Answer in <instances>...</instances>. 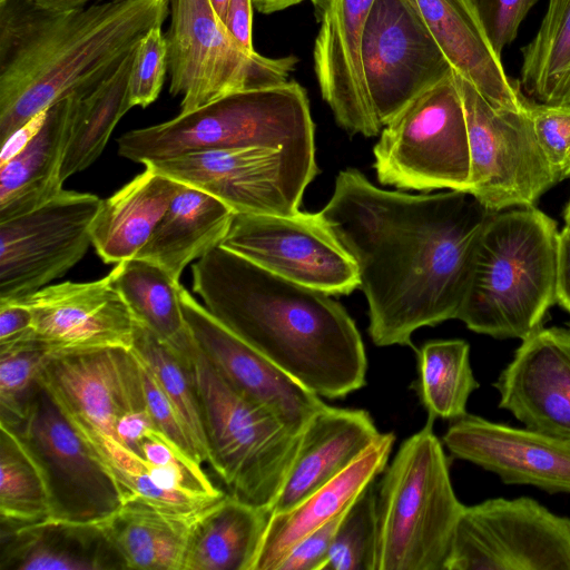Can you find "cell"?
Here are the masks:
<instances>
[{"label": "cell", "instance_id": "obj_44", "mask_svg": "<svg viewBox=\"0 0 570 570\" xmlns=\"http://www.w3.org/2000/svg\"><path fill=\"white\" fill-rule=\"evenodd\" d=\"M343 514L302 538L289 549L276 570H323Z\"/></svg>", "mask_w": 570, "mask_h": 570}, {"label": "cell", "instance_id": "obj_4", "mask_svg": "<svg viewBox=\"0 0 570 570\" xmlns=\"http://www.w3.org/2000/svg\"><path fill=\"white\" fill-rule=\"evenodd\" d=\"M557 223L534 206L492 212L456 318L475 333L523 340L557 303Z\"/></svg>", "mask_w": 570, "mask_h": 570}, {"label": "cell", "instance_id": "obj_47", "mask_svg": "<svg viewBox=\"0 0 570 570\" xmlns=\"http://www.w3.org/2000/svg\"><path fill=\"white\" fill-rule=\"evenodd\" d=\"M557 304L570 313V227L558 235Z\"/></svg>", "mask_w": 570, "mask_h": 570}, {"label": "cell", "instance_id": "obj_5", "mask_svg": "<svg viewBox=\"0 0 570 570\" xmlns=\"http://www.w3.org/2000/svg\"><path fill=\"white\" fill-rule=\"evenodd\" d=\"M247 147L285 150L315 160L314 122L296 81L228 94L190 112L125 132L118 154L135 163Z\"/></svg>", "mask_w": 570, "mask_h": 570}, {"label": "cell", "instance_id": "obj_32", "mask_svg": "<svg viewBox=\"0 0 570 570\" xmlns=\"http://www.w3.org/2000/svg\"><path fill=\"white\" fill-rule=\"evenodd\" d=\"M108 277L139 323L174 350L187 348L191 333L180 305L179 282L140 258L116 264Z\"/></svg>", "mask_w": 570, "mask_h": 570}, {"label": "cell", "instance_id": "obj_35", "mask_svg": "<svg viewBox=\"0 0 570 570\" xmlns=\"http://www.w3.org/2000/svg\"><path fill=\"white\" fill-rule=\"evenodd\" d=\"M463 340H434L416 350L419 376L413 387L433 419L455 420L466 414L471 393L479 387Z\"/></svg>", "mask_w": 570, "mask_h": 570}, {"label": "cell", "instance_id": "obj_39", "mask_svg": "<svg viewBox=\"0 0 570 570\" xmlns=\"http://www.w3.org/2000/svg\"><path fill=\"white\" fill-rule=\"evenodd\" d=\"M30 334L0 344V424L6 426L17 424L22 417L41 370L51 357Z\"/></svg>", "mask_w": 570, "mask_h": 570}, {"label": "cell", "instance_id": "obj_18", "mask_svg": "<svg viewBox=\"0 0 570 570\" xmlns=\"http://www.w3.org/2000/svg\"><path fill=\"white\" fill-rule=\"evenodd\" d=\"M39 380L70 422L114 440L124 415L147 407L132 350L51 356Z\"/></svg>", "mask_w": 570, "mask_h": 570}, {"label": "cell", "instance_id": "obj_27", "mask_svg": "<svg viewBox=\"0 0 570 570\" xmlns=\"http://www.w3.org/2000/svg\"><path fill=\"white\" fill-rule=\"evenodd\" d=\"M144 166V171L101 199L92 220L91 245L107 264L137 257L179 188V181Z\"/></svg>", "mask_w": 570, "mask_h": 570}, {"label": "cell", "instance_id": "obj_3", "mask_svg": "<svg viewBox=\"0 0 570 570\" xmlns=\"http://www.w3.org/2000/svg\"><path fill=\"white\" fill-rule=\"evenodd\" d=\"M168 0H122L59 11L0 2V142L36 116L110 78L163 26Z\"/></svg>", "mask_w": 570, "mask_h": 570}, {"label": "cell", "instance_id": "obj_37", "mask_svg": "<svg viewBox=\"0 0 570 570\" xmlns=\"http://www.w3.org/2000/svg\"><path fill=\"white\" fill-rule=\"evenodd\" d=\"M131 350L175 406L202 462H208L200 405L185 351L174 350L138 321Z\"/></svg>", "mask_w": 570, "mask_h": 570}, {"label": "cell", "instance_id": "obj_10", "mask_svg": "<svg viewBox=\"0 0 570 570\" xmlns=\"http://www.w3.org/2000/svg\"><path fill=\"white\" fill-rule=\"evenodd\" d=\"M454 71V70H453ZM470 153L468 193L491 212L534 206L553 185L552 171L523 110L493 107L454 71Z\"/></svg>", "mask_w": 570, "mask_h": 570}, {"label": "cell", "instance_id": "obj_7", "mask_svg": "<svg viewBox=\"0 0 570 570\" xmlns=\"http://www.w3.org/2000/svg\"><path fill=\"white\" fill-rule=\"evenodd\" d=\"M185 355L200 405L208 463L228 494L271 512L301 432L236 391L194 337Z\"/></svg>", "mask_w": 570, "mask_h": 570}, {"label": "cell", "instance_id": "obj_48", "mask_svg": "<svg viewBox=\"0 0 570 570\" xmlns=\"http://www.w3.org/2000/svg\"><path fill=\"white\" fill-rule=\"evenodd\" d=\"M38 6L48 10H72L82 8L88 4L90 0H32ZM110 1H122V0H110Z\"/></svg>", "mask_w": 570, "mask_h": 570}, {"label": "cell", "instance_id": "obj_11", "mask_svg": "<svg viewBox=\"0 0 570 570\" xmlns=\"http://www.w3.org/2000/svg\"><path fill=\"white\" fill-rule=\"evenodd\" d=\"M445 570H570V519L528 497L464 505Z\"/></svg>", "mask_w": 570, "mask_h": 570}, {"label": "cell", "instance_id": "obj_46", "mask_svg": "<svg viewBox=\"0 0 570 570\" xmlns=\"http://www.w3.org/2000/svg\"><path fill=\"white\" fill-rule=\"evenodd\" d=\"M32 315L19 302H0V344L11 343L31 333Z\"/></svg>", "mask_w": 570, "mask_h": 570}, {"label": "cell", "instance_id": "obj_13", "mask_svg": "<svg viewBox=\"0 0 570 570\" xmlns=\"http://www.w3.org/2000/svg\"><path fill=\"white\" fill-rule=\"evenodd\" d=\"M142 165L215 196L236 214L293 215L317 174L315 160L268 147L198 151Z\"/></svg>", "mask_w": 570, "mask_h": 570}, {"label": "cell", "instance_id": "obj_23", "mask_svg": "<svg viewBox=\"0 0 570 570\" xmlns=\"http://www.w3.org/2000/svg\"><path fill=\"white\" fill-rule=\"evenodd\" d=\"M70 98L36 116L2 147L0 222L41 206L62 190Z\"/></svg>", "mask_w": 570, "mask_h": 570}, {"label": "cell", "instance_id": "obj_24", "mask_svg": "<svg viewBox=\"0 0 570 570\" xmlns=\"http://www.w3.org/2000/svg\"><path fill=\"white\" fill-rule=\"evenodd\" d=\"M381 435L365 410L325 404L303 428L271 513L287 511L347 469Z\"/></svg>", "mask_w": 570, "mask_h": 570}, {"label": "cell", "instance_id": "obj_6", "mask_svg": "<svg viewBox=\"0 0 570 570\" xmlns=\"http://www.w3.org/2000/svg\"><path fill=\"white\" fill-rule=\"evenodd\" d=\"M434 419L400 445L377 492V570H445L463 509Z\"/></svg>", "mask_w": 570, "mask_h": 570}, {"label": "cell", "instance_id": "obj_21", "mask_svg": "<svg viewBox=\"0 0 570 570\" xmlns=\"http://www.w3.org/2000/svg\"><path fill=\"white\" fill-rule=\"evenodd\" d=\"M493 384L499 406L525 428L570 442V326H541Z\"/></svg>", "mask_w": 570, "mask_h": 570}, {"label": "cell", "instance_id": "obj_51", "mask_svg": "<svg viewBox=\"0 0 570 570\" xmlns=\"http://www.w3.org/2000/svg\"><path fill=\"white\" fill-rule=\"evenodd\" d=\"M563 219H564V223L566 225L564 226H568L570 227V198L564 207V210H563Z\"/></svg>", "mask_w": 570, "mask_h": 570}, {"label": "cell", "instance_id": "obj_50", "mask_svg": "<svg viewBox=\"0 0 570 570\" xmlns=\"http://www.w3.org/2000/svg\"><path fill=\"white\" fill-rule=\"evenodd\" d=\"M209 1H210L212 6H213L217 17L224 23L228 0H209Z\"/></svg>", "mask_w": 570, "mask_h": 570}, {"label": "cell", "instance_id": "obj_14", "mask_svg": "<svg viewBox=\"0 0 570 570\" xmlns=\"http://www.w3.org/2000/svg\"><path fill=\"white\" fill-rule=\"evenodd\" d=\"M101 199L61 190L22 215L0 222V302L21 299L63 276L91 245Z\"/></svg>", "mask_w": 570, "mask_h": 570}, {"label": "cell", "instance_id": "obj_33", "mask_svg": "<svg viewBox=\"0 0 570 570\" xmlns=\"http://www.w3.org/2000/svg\"><path fill=\"white\" fill-rule=\"evenodd\" d=\"M134 52L97 88L85 95L69 97V131L61 167L63 181L98 159L116 125L132 108L128 81Z\"/></svg>", "mask_w": 570, "mask_h": 570}, {"label": "cell", "instance_id": "obj_8", "mask_svg": "<svg viewBox=\"0 0 570 570\" xmlns=\"http://www.w3.org/2000/svg\"><path fill=\"white\" fill-rule=\"evenodd\" d=\"M373 154V167L384 185L468 191V130L454 71L383 126Z\"/></svg>", "mask_w": 570, "mask_h": 570}, {"label": "cell", "instance_id": "obj_36", "mask_svg": "<svg viewBox=\"0 0 570 570\" xmlns=\"http://www.w3.org/2000/svg\"><path fill=\"white\" fill-rule=\"evenodd\" d=\"M1 532L50 520L51 509L45 476L13 431L0 424Z\"/></svg>", "mask_w": 570, "mask_h": 570}, {"label": "cell", "instance_id": "obj_22", "mask_svg": "<svg viewBox=\"0 0 570 570\" xmlns=\"http://www.w3.org/2000/svg\"><path fill=\"white\" fill-rule=\"evenodd\" d=\"M320 29L314 69L323 99L350 134L376 136L382 130L367 95L362 40L373 0H312Z\"/></svg>", "mask_w": 570, "mask_h": 570}, {"label": "cell", "instance_id": "obj_12", "mask_svg": "<svg viewBox=\"0 0 570 570\" xmlns=\"http://www.w3.org/2000/svg\"><path fill=\"white\" fill-rule=\"evenodd\" d=\"M7 428L16 433L45 476L50 520L96 524L121 507L124 498L117 482L40 380L20 421Z\"/></svg>", "mask_w": 570, "mask_h": 570}, {"label": "cell", "instance_id": "obj_9", "mask_svg": "<svg viewBox=\"0 0 570 570\" xmlns=\"http://www.w3.org/2000/svg\"><path fill=\"white\" fill-rule=\"evenodd\" d=\"M165 33L169 91L190 112L228 94L287 81L294 56L268 58L244 50L228 33L209 0H168Z\"/></svg>", "mask_w": 570, "mask_h": 570}, {"label": "cell", "instance_id": "obj_17", "mask_svg": "<svg viewBox=\"0 0 570 570\" xmlns=\"http://www.w3.org/2000/svg\"><path fill=\"white\" fill-rule=\"evenodd\" d=\"M10 302L29 308L30 335L50 356L132 347L137 321L108 275L48 285Z\"/></svg>", "mask_w": 570, "mask_h": 570}, {"label": "cell", "instance_id": "obj_2", "mask_svg": "<svg viewBox=\"0 0 570 570\" xmlns=\"http://www.w3.org/2000/svg\"><path fill=\"white\" fill-rule=\"evenodd\" d=\"M206 309L320 397L363 387L367 360L346 309L328 294L281 276L218 245L191 266Z\"/></svg>", "mask_w": 570, "mask_h": 570}, {"label": "cell", "instance_id": "obj_28", "mask_svg": "<svg viewBox=\"0 0 570 570\" xmlns=\"http://www.w3.org/2000/svg\"><path fill=\"white\" fill-rule=\"evenodd\" d=\"M206 508L177 511L128 500L96 524L125 569L183 570L190 534Z\"/></svg>", "mask_w": 570, "mask_h": 570}, {"label": "cell", "instance_id": "obj_1", "mask_svg": "<svg viewBox=\"0 0 570 570\" xmlns=\"http://www.w3.org/2000/svg\"><path fill=\"white\" fill-rule=\"evenodd\" d=\"M491 213L464 190L412 195L354 168L337 175L318 215L356 264L375 345L414 348L416 330L456 318Z\"/></svg>", "mask_w": 570, "mask_h": 570}, {"label": "cell", "instance_id": "obj_15", "mask_svg": "<svg viewBox=\"0 0 570 570\" xmlns=\"http://www.w3.org/2000/svg\"><path fill=\"white\" fill-rule=\"evenodd\" d=\"M224 248L291 282L328 295L358 287L354 259L318 213L235 214Z\"/></svg>", "mask_w": 570, "mask_h": 570}, {"label": "cell", "instance_id": "obj_29", "mask_svg": "<svg viewBox=\"0 0 570 570\" xmlns=\"http://www.w3.org/2000/svg\"><path fill=\"white\" fill-rule=\"evenodd\" d=\"M235 212L215 196L180 183L169 207L137 257L179 282L185 267L220 245Z\"/></svg>", "mask_w": 570, "mask_h": 570}, {"label": "cell", "instance_id": "obj_41", "mask_svg": "<svg viewBox=\"0 0 570 570\" xmlns=\"http://www.w3.org/2000/svg\"><path fill=\"white\" fill-rule=\"evenodd\" d=\"M168 71V51L161 26L154 27L134 52L128 95L131 107H147L163 88Z\"/></svg>", "mask_w": 570, "mask_h": 570}, {"label": "cell", "instance_id": "obj_49", "mask_svg": "<svg viewBox=\"0 0 570 570\" xmlns=\"http://www.w3.org/2000/svg\"><path fill=\"white\" fill-rule=\"evenodd\" d=\"M302 1L304 0H253V4L258 12L269 14L301 3Z\"/></svg>", "mask_w": 570, "mask_h": 570}, {"label": "cell", "instance_id": "obj_20", "mask_svg": "<svg viewBox=\"0 0 570 570\" xmlns=\"http://www.w3.org/2000/svg\"><path fill=\"white\" fill-rule=\"evenodd\" d=\"M450 453L508 484H529L549 493H570V442L531 430L465 414L442 438Z\"/></svg>", "mask_w": 570, "mask_h": 570}, {"label": "cell", "instance_id": "obj_30", "mask_svg": "<svg viewBox=\"0 0 570 570\" xmlns=\"http://www.w3.org/2000/svg\"><path fill=\"white\" fill-rule=\"evenodd\" d=\"M0 570H107L125 566L97 524L57 520L1 532Z\"/></svg>", "mask_w": 570, "mask_h": 570}, {"label": "cell", "instance_id": "obj_26", "mask_svg": "<svg viewBox=\"0 0 570 570\" xmlns=\"http://www.w3.org/2000/svg\"><path fill=\"white\" fill-rule=\"evenodd\" d=\"M395 442L381 433L347 469L292 509L271 513L253 570H276L289 549L326 522L343 514L385 470Z\"/></svg>", "mask_w": 570, "mask_h": 570}, {"label": "cell", "instance_id": "obj_52", "mask_svg": "<svg viewBox=\"0 0 570 570\" xmlns=\"http://www.w3.org/2000/svg\"><path fill=\"white\" fill-rule=\"evenodd\" d=\"M2 1H4V0H0V2H2Z\"/></svg>", "mask_w": 570, "mask_h": 570}, {"label": "cell", "instance_id": "obj_16", "mask_svg": "<svg viewBox=\"0 0 570 570\" xmlns=\"http://www.w3.org/2000/svg\"><path fill=\"white\" fill-rule=\"evenodd\" d=\"M362 66L370 102L382 127L453 72L410 0H373L363 32Z\"/></svg>", "mask_w": 570, "mask_h": 570}, {"label": "cell", "instance_id": "obj_42", "mask_svg": "<svg viewBox=\"0 0 570 570\" xmlns=\"http://www.w3.org/2000/svg\"><path fill=\"white\" fill-rule=\"evenodd\" d=\"M137 358L139 362L146 406L154 423L176 448L203 464L175 406L169 401L148 366L138 356Z\"/></svg>", "mask_w": 570, "mask_h": 570}, {"label": "cell", "instance_id": "obj_40", "mask_svg": "<svg viewBox=\"0 0 570 570\" xmlns=\"http://www.w3.org/2000/svg\"><path fill=\"white\" fill-rule=\"evenodd\" d=\"M533 132L556 183L570 178V105H553L527 97Z\"/></svg>", "mask_w": 570, "mask_h": 570}, {"label": "cell", "instance_id": "obj_19", "mask_svg": "<svg viewBox=\"0 0 570 570\" xmlns=\"http://www.w3.org/2000/svg\"><path fill=\"white\" fill-rule=\"evenodd\" d=\"M179 298L196 344L218 373L242 395L302 432L326 403L222 324L181 284Z\"/></svg>", "mask_w": 570, "mask_h": 570}, {"label": "cell", "instance_id": "obj_25", "mask_svg": "<svg viewBox=\"0 0 570 570\" xmlns=\"http://www.w3.org/2000/svg\"><path fill=\"white\" fill-rule=\"evenodd\" d=\"M452 69L495 108L523 110L520 80L505 72L472 0H410Z\"/></svg>", "mask_w": 570, "mask_h": 570}, {"label": "cell", "instance_id": "obj_43", "mask_svg": "<svg viewBox=\"0 0 570 570\" xmlns=\"http://www.w3.org/2000/svg\"><path fill=\"white\" fill-rule=\"evenodd\" d=\"M539 0H472L484 30L501 55L518 37L520 26Z\"/></svg>", "mask_w": 570, "mask_h": 570}, {"label": "cell", "instance_id": "obj_34", "mask_svg": "<svg viewBox=\"0 0 570 570\" xmlns=\"http://www.w3.org/2000/svg\"><path fill=\"white\" fill-rule=\"evenodd\" d=\"M521 53L520 83L528 97L570 105V0H548L538 31Z\"/></svg>", "mask_w": 570, "mask_h": 570}, {"label": "cell", "instance_id": "obj_45", "mask_svg": "<svg viewBox=\"0 0 570 570\" xmlns=\"http://www.w3.org/2000/svg\"><path fill=\"white\" fill-rule=\"evenodd\" d=\"M253 0H228L224 26L246 51H255L252 41Z\"/></svg>", "mask_w": 570, "mask_h": 570}, {"label": "cell", "instance_id": "obj_38", "mask_svg": "<svg viewBox=\"0 0 570 570\" xmlns=\"http://www.w3.org/2000/svg\"><path fill=\"white\" fill-rule=\"evenodd\" d=\"M379 515L373 482L344 512L323 570H377Z\"/></svg>", "mask_w": 570, "mask_h": 570}, {"label": "cell", "instance_id": "obj_31", "mask_svg": "<svg viewBox=\"0 0 570 570\" xmlns=\"http://www.w3.org/2000/svg\"><path fill=\"white\" fill-rule=\"evenodd\" d=\"M269 515L225 493L197 520L183 570H253Z\"/></svg>", "mask_w": 570, "mask_h": 570}]
</instances>
